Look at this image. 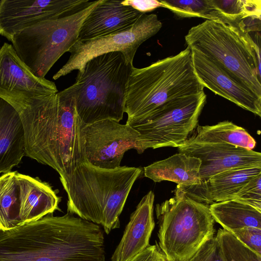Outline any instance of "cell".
<instances>
[{"label": "cell", "instance_id": "cell-31", "mask_svg": "<svg viewBox=\"0 0 261 261\" xmlns=\"http://www.w3.org/2000/svg\"><path fill=\"white\" fill-rule=\"evenodd\" d=\"M165 260V257L156 242L155 245H149L129 261H164Z\"/></svg>", "mask_w": 261, "mask_h": 261}, {"label": "cell", "instance_id": "cell-21", "mask_svg": "<svg viewBox=\"0 0 261 261\" xmlns=\"http://www.w3.org/2000/svg\"><path fill=\"white\" fill-rule=\"evenodd\" d=\"M201 161L197 158L179 152L144 168V176L154 182L167 180L183 188L199 184Z\"/></svg>", "mask_w": 261, "mask_h": 261}, {"label": "cell", "instance_id": "cell-13", "mask_svg": "<svg viewBox=\"0 0 261 261\" xmlns=\"http://www.w3.org/2000/svg\"><path fill=\"white\" fill-rule=\"evenodd\" d=\"M88 0L0 1V35L9 41L16 33L37 23L76 12Z\"/></svg>", "mask_w": 261, "mask_h": 261}, {"label": "cell", "instance_id": "cell-14", "mask_svg": "<svg viewBox=\"0 0 261 261\" xmlns=\"http://www.w3.org/2000/svg\"><path fill=\"white\" fill-rule=\"evenodd\" d=\"M178 149L200 159L201 182L228 170L261 166L260 152L230 144L198 143L188 139Z\"/></svg>", "mask_w": 261, "mask_h": 261}, {"label": "cell", "instance_id": "cell-22", "mask_svg": "<svg viewBox=\"0 0 261 261\" xmlns=\"http://www.w3.org/2000/svg\"><path fill=\"white\" fill-rule=\"evenodd\" d=\"M214 221L229 232L244 227L261 229V211L236 200L209 205Z\"/></svg>", "mask_w": 261, "mask_h": 261}, {"label": "cell", "instance_id": "cell-32", "mask_svg": "<svg viewBox=\"0 0 261 261\" xmlns=\"http://www.w3.org/2000/svg\"><path fill=\"white\" fill-rule=\"evenodd\" d=\"M122 3L125 5L132 6L135 9L144 13L158 7H162L159 1L126 0L122 1Z\"/></svg>", "mask_w": 261, "mask_h": 261}, {"label": "cell", "instance_id": "cell-2", "mask_svg": "<svg viewBox=\"0 0 261 261\" xmlns=\"http://www.w3.org/2000/svg\"><path fill=\"white\" fill-rule=\"evenodd\" d=\"M24 130L25 156L64 177L86 159L84 135L69 87L16 111Z\"/></svg>", "mask_w": 261, "mask_h": 261}, {"label": "cell", "instance_id": "cell-28", "mask_svg": "<svg viewBox=\"0 0 261 261\" xmlns=\"http://www.w3.org/2000/svg\"><path fill=\"white\" fill-rule=\"evenodd\" d=\"M232 200L261 211V173L254 176L243 186Z\"/></svg>", "mask_w": 261, "mask_h": 261}, {"label": "cell", "instance_id": "cell-20", "mask_svg": "<svg viewBox=\"0 0 261 261\" xmlns=\"http://www.w3.org/2000/svg\"><path fill=\"white\" fill-rule=\"evenodd\" d=\"M25 154V137L19 115L0 98V174L12 171Z\"/></svg>", "mask_w": 261, "mask_h": 261}, {"label": "cell", "instance_id": "cell-15", "mask_svg": "<svg viewBox=\"0 0 261 261\" xmlns=\"http://www.w3.org/2000/svg\"><path fill=\"white\" fill-rule=\"evenodd\" d=\"M196 75L204 87L261 117V98L231 77L208 58L190 48Z\"/></svg>", "mask_w": 261, "mask_h": 261}, {"label": "cell", "instance_id": "cell-23", "mask_svg": "<svg viewBox=\"0 0 261 261\" xmlns=\"http://www.w3.org/2000/svg\"><path fill=\"white\" fill-rule=\"evenodd\" d=\"M196 131L188 139L195 142L227 144L253 150L255 139L242 127L232 122L224 121L212 125L198 126Z\"/></svg>", "mask_w": 261, "mask_h": 261}, {"label": "cell", "instance_id": "cell-5", "mask_svg": "<svg viewBox=\"0 0 261 261\" xmlns=\"http://www.w3.org/2000/svg\"><path fill=\"white\" fill-rule=\"evenodd\" d=\"M243 21L206 19L185 36L187 47L216 64L261 98L260 50Z\"/></svg>", "mask_w": 261, "mask_h": 261}, {"label": "cell", "instance_id": "cell-24", "mask_svg": "<svg viewBox=\"0 0 261 261\" xmlns=\"http://www.w3.org/2000/svg\"><path fill=\"white\" fill-rule=\"evenodd\" d=\"M17 171L0 175V230L6 231L21 225L19 217Z\"/></svg>", "mask_w": 261, "mask_h": 261}, {"label": "cell", "instance_id": "cell-11", "mask_svg": "<svg viewBox=\"0 0 261 261\" xmlns=\"http://www.w3.org/2000/svg\"><path fill=\"white\" fill-rule=\"evenodd\" d=\"M83 133L86 159L98 167H119L127 150L134 149L142 153L146 150L137 130L113 120L105 119L85 126Z\"/></svg>", "mask_w": 261, "mask_h": 261}, {"label": "cell", "instance_id": "cell-8", "mask_svg": "<svg viewBox=\"0 0 261 261\" xmlns=\"http://www.w3.org/2000/svg\"><path fill=\"white\" fill-rule=\"evenodd\" d=\"M100 1L90 2L76 12L37 23L14 34L10 41L19 58L35 75L45 78L78 40L84 21Z\"/></svg>", "mask_w": 261, "mask_h": 261}, {"label": "cell", "instance_id": "cell-26", "mask_svg": "<svg viewBox=\"0 0 261 261\" xmlns=\"http://www.w3.org/2000/svg\"><path fill=\"white\" fill-rule=\"evenodd\" d=\"M223 261H261V255L238 240L230 232L219 229L215 237Z\"/></svg>", "mask_w": 261, "mask_h": 261}, {"label": "cell", "instance_id": "cell-19", "mask_svg": "<svg viewBox=\"0 0 261 261\" xmlns=\"http://www.w3.org/2000/svg\"><path fill=\"white\" fill-rule=\"evenodd\" d=\"M19 217L21 224L61 211V198L47 182L17 172Z\"/></svg>", "mask_w": 261, "mask_h": 261}, {"label": "cell", "instance_id": "cell-33", "mask_svg": "<svg viewBox=\"0 0 261 261\" xmlns=\"http://www.w3.org/2000/svg\"><path fill=\"white\" fill-rule=\"evenodd\" d=\"M164 261H166V260H164Z\"/></svg>", "mask_w": 261, "mask_h": 261}, {"label": "cell", "instance_id": "cell-10", "mask_svg": "<svg viewBox=\"0 0 261 261\" xmlns=\"http://www.w3.org/2000/svg\"><path fill=\"white\" fill-rule=\"evenodd\" d=\"M162 27L156 14L143 13L128 30L92 39L77 40L68 51L69 59L53 78L56 80L75 70L81 72L90 60L109 53L120 52L126 61L133 64L139 47Z\"/></svg>", "mask_w": 261, "mask_h": 261}, {"label": "cell", "instance_id": "cell-29", "mask_svg": "<svg viewBox=\"0 0 261 261\" xmlns=\"http://www.w3.org/2000/svg\"><path fill=\"white\" fill-rule=\"evenodd\" d=\"M230 232L242 243L261 255V229L244 227Z\"/></svg>", "mask_w": 261, "mask_h": 261}, {"label": "cell", "instance_id": "cell-18", "mask_svg": "<svg viewBox=\"0 0 261 261\" xmlns=\"http://www.w3.org/2000/svg\"><path fill=\"white\" fill-rule=\"evenodd\" d=\"M261 173V166L230 169L217 174L200 184L177 187L191 199L211 204L232 200L239 191L254 176Z\"/></svg>", "mask_w": 261, "mask_h": 261}, {"label": "cell", "instance_id": "cell-25", "mask_svg": "<svg viewBox=\"0 0 261 261\" xmlns=\"http://www.w3.org/2000/svg\"><path fill=\"white\" fill-rule=\"evenodd\" d=\"M218 19L230 23L260 19V1L212 0Z\"/></svg>", "mask_w": 261, "mask_h": 261}, {"label": "cell", "instance_id": "cell-16", "mask_svg": "<svg viewBox=\"0 0 261 261\" xmlns=\"http://www.w3.org/2000/svg\"><path fill=\"white\" fill-rule=\"evenodd\" d=\"M143 13L121 1L101 0L84 21L78 40L92 39L128 30Z\"/></svg>", "mask_w": 261, "mask_h": 261}, {"label": "cell", "instance_id": "cell-7", "mask_svg": "<svg viewBox=\"0 0 261 261\" xmlns=\"http://www.w3.org/2000/svg\"><path fill=\"white\" fill-rule=\"evenodd\" d=\"M158 246L166 261H187L214 237L209 205L197 202L176 187L174 195L155 206Z\"/></svg>", "mask_w": 261, "mask_h": 261}, {"label": "cell", "instance_id": "cell-30", "mask_svg": "<svg viewBox=\"0 0 261 261\" xmlns=\"http://www.w3.org/2000/svg\"><path fill=\"white\" fill-rule=\"evenodd\" d=\"M187 261H223L215 237L205 242Z\"/></svg>", "mask_w": 261, "mask_h": 261}, {"label": "cell", "instance_id": "cell-9", "mask_svg": "<svg viewBox=\"0 0 261 261\" xmlns=\"http://www.w3.org/2000/svg\"><path fill=\"white\" fill-rule=\"evenodd\" d=\"M206 99L204 92L178 98L133 126L141 135L146 150L181 146L196 128Z\"/></svg>", "mask_w": 261, "mask_h": 261}, {"label": "cell", "instance_id": "cell-17", "mask_svg": "<svg viewBox=\"0 0 261 261\" xmlns=\"http://www.w3.org/2000/svg\"><path fill=\"white\" fill-rule=\"evenodd\" d=\"M154 194L149 191L131 214L122 237L115 250L111 261H129L145 250L154 229Z\"/></svg>", "mask_w": 261, "mask_h": 261}, {"label": "cell", "instance_id": "cell-27", "mask_svg": "<svg viewBox=\"0 0 261 261\" xmlns=\"http://www.w3.org/2000/svg\"><path fill=\"white\" fill-rule=\"evenodd\" d=\"M165 7L179 17H200L208 20L216 19L217 15L212 0L159 1Z\"/></svg>", "mask_w": 261, "mask_h": 261}, {"label": "cell", "instance_id": "cell-3", "mask_svg": "<svg viewBox=\"0 0 261 261\" xmlns=\"http://www.w3.org/2000/svg\"><path fill=\"white\" fill-rule=\"evenodd\" d=\"M142 173L139 167L105 169L88 161L81 164L70 175L60 177L67 195V213L101 225L109 233L119 227V216Z\"/></svg>", "mask_w": 261, "mask_h": 261}, {"label": "cell", "instance_id": "cell-12", "mask_svg": "<svg viewBox=\"0 0 261 261\" xmlns=\"http://www.w3.org/2000/svg\"><path fill=\"white\" fill-rule=\"evenodd\" d=\"M58 92L56 84L35 75L18 57L11 44L0 48V98L16 111L37 99Z\"/></svg>", "mask_w": 261, "mask_h": 261}, {"label": "cell", "instance_id": "cell-6", "mask_svg": "<svg viewBox=\"0 0 261 261\" xmlns=\"http://www.w3.org/2000/svg\"><path fill=\"white\" fill-rule=\"evenodd\" d=\"M133 65L120 52L90 60L69 87L83 127L105 120L120 122L124 113L128 80Z\"/></svg>", "mask_w": 261, "mask_h": 261}, {"label": "cell", "instance_id": "cell-1", "mask_svg": "<svg viewBox=\"0 0 261 261\" xmlns=\"http://www.w3.org/2000/svg\"><path fill=\"white\" fill-rule=\"evenodd\" d=\"M0 261H106L99 225L67 213L0 230Z\"/></svg>", "mask_w": 261, "mask_h": 261}, {"label": "cell", "instance_id": "cell-4", "mask_svg": "<svg viewBox=\"0 0 261 261\" xmlns=\"http://www.w3.org/2000/svg\"><path fill=\"white\" fill-rule=\"evenodd\" d=\"M204 88L195 74L188 47L146 67L133 66L126 87V124H139L166 103L200 94Z\"/></svg>", "mask_w": 261, "mask_h": 261}]
</instances>
